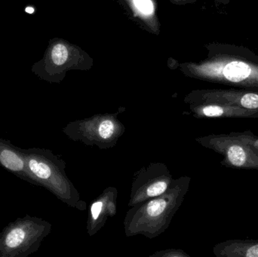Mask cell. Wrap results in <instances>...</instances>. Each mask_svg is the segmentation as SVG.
Wrapping results in <instances>:
<instances>
[{"label": "cell", "mask_w": 258, "mask_h": 257, "mask_svg": "<svg viewBox=\"0 0 258 257\" xmlns=\"http://www.w3.org/2000/svg\"><path fill=\"white\" fill-rule=\"evenodd\" d=\"M194 69L197 75L215 82L258 91V56L248 48L223 45L213 58Z\"/></svg>", "instance_id": "obj_1"}, {"label": "cell", "mask_w": 258, "mask_h": 257, "mask_svg": "<svg viewBox=\"0 0 258 257\" xmlns=\"http://www.w3.org/2000/svg\"><path fill=\"white\" fill-rule=\"evenodd\" d=\"M197 140L205 147L222 155L221 164L224 167L258 172V136L250 130L210 134Z\"/></svg>", "instance_id": "obj_2"}, {"label": "cell", "mask_w": 258, "mask_h": 257, "mask_svg": "<svg viewBox=\"0 0 258 257\" xmlns=\"http://www.w3.org/2000/svg\"><path fill=\"white\" fill-rule=\"evenodd\" d=\"M165 194V193H164ZM161 195L153 198L147 204L138 208L135 213V232H153V227L160 226L159 221H163L165 225L167 217H171L177 210V200L178 197H174L171 193L168 195ZM134 227V228H135Z\"/></svg>", "instance_id": "obj_3"}, {"label": "cell", "mask_w": 258, "mask_h": 257, "mask_svg": "<svg viewBox=\"0 0 258 257\" xmlns=\"http://www.w3.org/2000/svg\"><path fill=\"white\" fill-rule=\"evenodd\" d=\"M200 101L230 104L258 113V91L242 89L209 91L200 96Z\"/></svg>", "instance_id": "obj_4"}, {"label": "cell", "mask_w": 258, "mask_h": 257, "mask_svg": "<svg viewBox=\"0 0 258 257\" xmlns=\"http://www.w3.org/2000/svg\"><path fill=\"white\" fill-rule=\"evenodd\" d=\"M197 117L209 119H258L257 112L218 102H200L194 107Z\"/></svg>", "instance_id": "obj_5"}, {"label": "cell", "mask_w": 258, "mask_h": 257, "mask_svg": "<svg viewBox=\"0 0 258 257\" xmlns=\"http://www.w3.org/2000/svg\"><path fill=\"white\" fill-rule=\"evenodd\" d=\"M217 257H258V239H228L214 247Z\"/></svg>", "instance_id": "obj_6"}, {"label": "cell", "mask_w": 258, "mask_h": 257, "mask_svg": "<svg viewBox=\"0 0 258 257\" xmlns=\"http://www.w3.org/2000/svg\"><path fill=\"white\" fill-rule=\"evenodd\" d=\"M145 173V179L144 184H141V194H140L135 200L132 201L131 203L134 202V204L139 203L140 202L150 198L157 197L164 194L167 190H168L171 179H170L168 174H165V175H162L161 177L156 176V173L154 177L151 175H147Z\"/></svg>", "instance_id": "obj_7"}, {"label": "cell", "mask_w": 258, "mask_h": 257, "mask_svg": "<svg viewBox=\"0 0 258 257\" xmlns=\"http://www.w3.org/2000/svg\"><path fill=\"white\" fill-rule=\"evenodd\" d=\"M69 57V51L66 45L61 42L54 44L50 48L48 59L44 58L42 62H48L50 65H54L56 67L62 66L68 61Z\"/></svg>", "instance_id": "obj_8"}, {"label": "cell", "mask_w": 258, "mask_h": 257, "mask_svg": "<svg viewBox=\"0 0 258 257\" xmlns=\"http://www.w3.org/2000/svg\"><path fill=\"white\" fill-rule=\"evenodd\" d=\"M0 162L4 167L13 172H21L24 167L22 159L15 152L5 149L0 153Z\"/></svg>", "instance_id": "obj_9"}, {"label": "cell", "mask_w": 258, "mask_h": 257, "mask_svg": "<svg viewBox=\"0 0 258 257\" xmlns=\"http://www.w3.org/2000/svg\"><path fill=\"white\" fill-rule=\"evenodd\" d=\"M28 166L33 175H36L38 178L47 180L51 177V168L45 162L38 161L36 159H30L28 161Z\"/></svg>", "instance_id": "obj_10"}, {"label": "cell", "mask_w": 258, "mask_h": 257, "mask_svg": "<svg viewBox=\"0 0 258 257\" xmlns=\"http://www.w3.org/2000/svg\"><path fill=\"white\" fill-rule=\"evenodd\" d=\"M26 232L22 228H15L9 232L6 238V245L9 248H16L25 239Z\"/></svg>", "instance_id": "obj_11"}, {"label": "cell", "mask_w": 258, "mask_h": 257, "mask_svg": "<svg viewBox=\"0 0 258 257\" xmlns=\"http://www.w3.org/2000/svg\"><path fill=\"white\" fill-rule=\"evenodd\" d=\"M116 131V124L111 119H104L98 126V133L103 140L111 138Z\"/></svg>", "instance_id": "obj_12"}, {"label": "cell", "mask_w": 258, "mask_h": 257, "mask_svg": "<svg viewBox=\"0 0 258 257\" xmlns=\"http://www.w3.org/2000/svg\"><path fill=\"white\" fill-rule=\"evenodd\" d=\"M135 9L144 16H151L154 12V6L151 0H133Z\"/></svg>", "instance_id": "obj_13"}, {"label": "cell", "mask_w": 258, "mask_h": 257, "mask_svg": "<svg viewBox=\"0 0 258 257\" xmlns=\"http://www.w3.org/2000/svg\"><path fill=\"white\" fill-rule=\"evenodd\" d=\"M104 202L103 200L95 201L91 206V217L93 222H97L101 217V213L104 208Z\"/></svg>", "instance_id": "obj_14"}]
</instances>
